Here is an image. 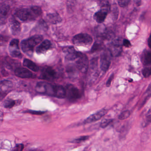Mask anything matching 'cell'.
Wrapping results in <instances>:
<instances>
[{"label": "cell", "mask_w": 151, "mask_h": 151, "mask_svg": "<svg viewBox=\"0 0 151 151\" xmlns=\"http://www.w3.org/2000/svg\"><path fill=\"white\" fill-rule=\"evenodd\" d=\"M36 91L40 94L64 99L66 96V90L63 86L53 85L45 82H39L36 86Z\"/></svg>", "instance_id": "1"}, {"label": "cell", "mask_w": 151, "mask_h": 151, "mask_svg": "<svg viewBox=\"0 0 151 151\" xmlns=\"http://www.w3.org/2000/svg\"><path fill=\"white\" fill-rule=\"evenodd\" d=\"M42 9L40 7L34 6L30 8H22L16 12L15 15L23 22L34 21L41 16Z\"/></svg>", "instance_id": "2"}, {"label": "cell", "mask_w": 151, "mask_h": 151, "mask_svg": "<svg viewBox=\"0 0 151 151\" xmlns=\"http://www.w3.org/2000/svg\"><path fill=\"white\" fill-rule=\"evenodd\" d=\"M43 37L41 35H35L21 42V47L23 52L29 56L33 54L34 47L43 40Z\"/></svg>", "instance_id": "3"}, {"label": "cell", "mask_w": 151, "mask_h": 151, "mask_svg": "<svg viewBox=\"0 0 151 151\" xmlns=\"http://www.w3.org/2000/svg\"><path fill=\"white\" fill-rule=\"evenodd\" d=\"M92 37L89 34L86 33H80L76 35L73 38V42L74 45L77 46H87L92 44Z\"/></svg>", "instance_id": "4"}, {"label": "cell", "mask_w": 151, "mask_h": 151, "mask_svg": "<svg viewBox=\"0 0 151 151\" xmlns=\"http://www.w3.org/2000/svg\"><path fill=\"white\" fill-rule=\"evenodd\" d=\"M112 55L109 50L104 51L101 55L100 68L103 72L108 70L111 63Z\"/></svg>", "instance_id": "5"}, {"label": "cell", "mask_w": 151, "mask_h": 151, "mask_svg": "<svg viewBox=\"0 0 151 151\" xmlns=\"http://www.w3.org/2000/svg\"><path fill=\"white\" fill-rule=\"evenodd\" d=\"M66 96L71 101H76L81 98V94L79 90L72 85L67 86L66 89Z\"/></svg>", "instance_id": "6"}, {"label": "cell", "mask_w": 151, "mask_h": 151, "mask_svg": "<svg viewBox=\"0 0 151 151\" xmlns=\"http://www.w3.org/2000/svg\"><path fill=\"white\" fill-rule=\"evenodd\" d=\"M99 76L98 58H93L91 60L90 70L89 73V80L90 83L93 82L97 79Z\"/></svg>", "instance_id": "7"}, {"label": "cell", "mask_w": 151, "mask_h": 151, "mask_svg": "<svg viewBox=\"0 0 151 151\" xmlns=\"http://www.w3.org/2000/svg\"><path fill=\"white\" fill-rule=\"evenodd\" d=\"M76 67L82 73H86L89 68V61L86 55L82 53L78 58L76 62Z\"/></svg>", "instance_id": "8"}, {"label": "cell", "mask_w": 151, "mask_h": 151, "mask_svg": "<svg viewBox=\"0 0 151 151\" xmlns=\"http://www.w3.org/2000/svg\"><path fill=\"white\" fill-rule=\"evenodd\" d=\"M13 87V83L9 80H5L0 82V101L11 91Z\"/></svg>", "instance_id": "9"}, {"label": "cell", "mask_w": 151, "mask_h": 151, "mask_svg": "<svg viewBox=\"0 0 151 151\" xmlns=\"http://www.w3.org/2000/svg\"><path fill=\"white\" fill-rule=\"evenodd\" d=\"M122 43L120 40L116 39L112 41L108 49L112 56L117 57L121 54L122 50Z\"/></svg>", "instance_id": "10"}, {"label": "cell", "mask_w": 151, "mask_h": 151, "mask_svg": "<svg viewBox=\"0 0 151 151\" xmlns=\"http://www.w3.org/2000/svg\"><path fill=\"white\" fill-rule=\"evenodd\" d=\"M9 51L11 56L15 58H21L22 56L19 47V40L14 39L10 42Z\"/></svg>", "instance_id": "11"}, {"label": "cell", "mask_w": 151, "mask_h": 151, "mask_svg": "<svg viewBox=\"0 0 151 151\" xmlns=\"http://www.w3.org/2000/svg\"><path fill=\"white\" fill-rule=\"evenodd\" d=\"M56 77V72L54 69L50 67L44 68L42 70L40 78L44 80L52 81Z\"/></svg>", "instance_id": "12"}, {"label": "cell", "mask_w": 151, "mask_h": 151, "mask_svg": "<svg viewBox=\"0 0 151 151\" xmlns=\"http://www.w3.org/2000/svg\"><path fill=\"white\" fill-rule=\"evenodd\" d=\"M9 6L6 4H0V26L6 23L9 12Z\"/></svg>", "instance_id": "13"}, {"label": "cell", "mask_w": 151, "mask_h": 151, "mask_svg": "<svg viewBox=\"0 0 151 151\" xmlns=\"http://www.w3.org/2000/svg\"><path fill=\"white\" fill-rule=\"evenodd\" d=\"M107 111L108 110L105 109H103L99 110L97 113H95L91 115L90 116H88L84 121V123H91L93 122H95L96 121H98V120H99L101 118V117H103L105 114H107Z\"/></svg>", "instance_id": "14"}, {"label": "cell", "mask_w": 151, "mask_h": 151, "mask_svg": "<svg viewBox=\"0 0 151 151\" xmlns=\"http://www.w3.org/2000/svg\"><path fill=\"white\" fill-rule=\"evenodd\" d=\"M9 25L13 35L17 36L19 34L21 31V24L14 17L9 18Z\"/></svg>", "instance_id": "15"}, {"label": "cell", "mask_w": 151, "mask_h": 151, "mask_svg": "<svg viewBox=\"0 0 151 151\" xmlns=\"http://www.w3.org/2000/svg\"><path fill=\"white\" fill-rule=\"evenodd\" d=\"M17 76L21 78H30L33 76L32 73L27 69L23 68H17L15 70Z\"/></svg>", "instance_id": "16"}, {"label": "cell", "mask_w": 151, "mask_h": 151, "mask_svg": "<svg viewBox=\"0 0 151 151\" xmlns=\"http://www.w3.org/2000/svg\"><path fill=\"white\" fill-rule=\"evenodd\" d=\"M109 10L105 9H101L99 11L95 13L94 16V19L99 23L103 22L106 19Z\"/></svg>", "instance_id": "17"}, {"label": "cell", "mask_w": 151, "mask_h": 151, "mask_svg": "<svg viewBox=\"0 0 151 151\" xmlns=\"http://www.w3.org/2000/svg\"><path fill=\"white\" fill-rule=\"evenodd\" d=\"M78 70L76 66L70 64L66 68V71L69 78L72 80L76 79L78 76Z\"/></svg>", "instance_id": "18"}, {"label": "cell", "mask_w": 151, "mask_h": 151, "mask_svg": "<svg viewBox=\"0 0 151 151\" xmlns=\"http://www.w3.org/2000/svg\"><path fill=\"white\" fill-rule=\"evenodd\" d=\"M52 46L51 42L49 40H44L36 49V52L39 54L44 53L50 49Z\"/></svg>", "instance_id": "19"}, {"label": "cell", "mask_w": 151, "mask_h": 151, "mask_svg": "<svg viewBox=\"0 0 151 151\" xmlns=\"http://www.w3.org/2000/svg\"><path fill=\"white\" fill-rule=\"evenodd\" d=\"M47 20L52 24H57L62 21L61 17L57 13L48 14L47 16Z\"/></svg>", "instance_id": "20"}, {"label": "cell", "mask_w": 151, "mask_h": 151, "mask_svg": "<svg viewBox=\"0 0 151 151\" xmlns=\"http://www.w3.org/2000/svg\"><path fill=\"white\" fill-rule=\"evenodd\" d=\"M142 63L145 66H148L151 63V54L150 51H145L141 57Z\"/></svg>", "instance_id": "21"}, {"label": "cell", "mask_w": 151, "mask_h": 151, "mask_svg": "<svg viewBox=\"0 0 151 151\" xmlns=\"http://www.w3.org/2000/svg\"><path fill=\"white\" fill-rule=\"evenodd\" d=\"M23 65L34 72H37L39 70V67L33 62L28 59H26L24 60Z\"/></svg>", "instance_id": "22"}, {"label": "cell", "mask_w": 151, "mask_h": 151, "mask_svg": "<svg viewBox=\"0 0 151 151\" xmlns=\"http://www.w3.org/2000/svg\"><path fill=\"white\" fill-rule=\"evenodd\" d=\"M82 53L80 52H77L75 50L73 52L67 53L66 56V60L69 61H73L77 59L81 55Z\"/></svg>", "instance_id": "23"}, {"label": "cell", "mask_w": 151, "mask_h": 151, "mask_svg": "<svg viewBox=\"0 0 151 151\" xmlns=\"http://www.w3.org/2000/svg\"><path fill=\"white\" fill-rule=\"evenodd\" d=\"M16 101L12 99H7L4 101V106L5 108L11 109L15 105Z\"/></svg>", "instance_id": "24"}, {"label": "cell", "mask_w": 151, "mask_h": 151, "mask_svg": "<svg viewBox=\"0 0 151 151\" xmlns=\"http://www.w3.org/2000/svg\"><path fill=\"white\" fill-rule=\"evenodd\" d=\"M130 113L129 110H125L120 114L118 116V118L120 120H124L128 118L130 116Z\"/></svg>", "instance_id": "25"}, {"label": "cell", "mask_w": 151, "mask_h": 151, "mask_svg": "<svg viewBox=\"0 0 151 151\" xmlns=\"http://www.w3.org/2000/svg\"><path fill=\"white\" fill-rule=\"evenodd\" d=\"M89 137L88 136H83L79 137L76 138L72 140V143H79L83 141H86L89 139Z\"/></svg>", "instance_id": "26"}, {"label": "cell", "mask_w": 151, "mask_h": 151, "mask_svg": "<svg viewBox=\"0 0 151 151\" xmlns=\"http://www.w3.org/2000/svg\"><path fill=\"white\" fill-rule=\"evenodd\" d=\"M76 3V0H67V7L70 11H71L75 8Z\"/></svg>", "instance_id": "27"}, {"label": "cell", "mask_w": 151, "mask_h": 151, "mask_svg": "<svg viewBox=\"0 0 151 151\" xmlns=\"http://www.w3.org/2000/svg\"><path fill=\"white\" fill-rule=\"evenodd\" d=\"M112 121H113V120L111 119H104L101 123L100 127L103 129L106 128L112 122Z\"/></svg>", "instance_id": "28"}, {"label": "cell", "mask_w": 151, "mask_h": 151, "mask_svg": "<svg viewBox=\"0 0 151 151\" xmlns=\"http://www.w3.org/2000/svg\"><path fill=\"white\" fill-rule=\"evenodd\" d=\"M142 75L144 77L148 78L151 75V68L150 67L144 68L142 71Z\"/></svg>", "instance_id": "29"}, {"label": "cell", "mask_w": 151, "mask_h": 151, "mask_svg": "<svg viewBox=\"0 0 151 151\" xmlns=\"http://www.w3.org/2000/svg\"><path fill=\"white\" fill-rule=\"evenodd\" d=\"M102 47V44L99 42H95L91 49L92 52H94L100 49Z\"/></svg>", "instance_id": "30"}, {"label": "cell", "mask_w": 151, "mask_h": 151, "mask_svg": "<svg viewBox=\"0 0 151 151\" xmlns=\"http://www.w3.org/2000/svg\"><path fill=\"white\" fill-rule=\"evenodd\" d=\"M130 0H117L119 6L122 7L127 6L130 2Z\"/></svg>", "instance_id": "31"}, {"label": "cell", "mask_w": 151, "mask_h": 151, "mask_svg": "<svg viewBox=\"0 0 151 151\" xmlns=\"http://www.w3.org/2000/svg\"><path fill=\"white\" fill-rule=\"evenodd\" d=\"M151 109H149L148 112H147V114L146 115V122L145 123H144L143 124V126H145L146 125H148L151 122Z\"/></svg>", "instance_id": "32"}, {"label": "cell", "mask_w": 151, "mask_h": 151, "mask_svg": "<svg viewBox=\"0 0 151 151\" xmlns=\"http://www.w3.org/2000/svg\"><path fill=\"white\" fill-rule=\"evenodd\" d=\"M75 50H75L74 47L72 46L65 47H63V51L64 53H66L70 52H73V51H74Z\"/></svg>", "instance_id": "33"}, {"label": "cell", "mask_w": 151, "mask_h": 151, "mask_svg": "<svg viewBox=\"0 0 151 151\" xmlns=\"http://www.w3.org/2000/svg\"><path fill=\"white\" fill-rule=\"evenodd\" d=\"M114 74H111V76H109V78L108 79L106 83V86L107 87H109L110 86L111 84V82L112 80L114 79Z\"/></svg>", "instance_id": "34"}, {"label": "cell", "mask_w": 151, "mask_h": 151, "mask_svg": "<svg viewBox=\"0 0 151 151\" xmlns=\"http://www.w3.org/2000/svg\"><path fill=\"white\" fill-rule=\"evenodd\" d=\"M122 45L124 46L125 47H129L131 46L130 42L128 40L124 39L123 40Z\"/></svg>", "instance_id": "35"}, {"label": "cell", "mask_w": 151, "mask_h": 151, "mask_svg": "<svg viewBox=\"0 0 151 151\" xmlns=\"http://www.w3.org/2000/svg\"><path fill=\"white\" fill-rule=\"evenodd\" d=\"M26 112L36 115H41L44 113V112H42V111H33V110H28V111H26Z\"/></svg>", "instance_id": "36"}, {"label": "cell", "mask_w": 151, "mask_h": 151, "mask_svg": "<svg viewBox=\"0 0 151 151\" xmlns=\"http://www.w3.org/2000/svg\"><path fill=\"white\" fill-rule=\"evenodd\" d=\"M24 148L23 145L21 144V145H17L15 147L14 150H17V151H22Z\"/></svg>", "instance_id": "37"}, {"label": "cell", "mask_w": 151, "mask_h": 151, "mask_svg": "<svg viewBox=\"0 0 151 151\" xmlns=\"http://www.w3.org/2000/svg\"><path fill=\"white\" fill-rule=\"evenodd\" d=\"M7 41L6 38L5 37L2 35H0V44Z\"/></svg>", "instance_id": "38"}, {"label": "cell", "mask_w": 151, "mask_h": 151, "mask_svg": "<svg viewBox=\"0 0 151 151\" xmlns=\"http://www.w3.org/2000/svg\"><path fill=\"white\" fill-rule=\"evenodd\" d=\"M3 117V113H2L1 111H0V122L2 120Z\"/></svg>", "instance_id": "39"}, {"label": "cell", "mask_w": 151, "mask_h": 151, "mask_svg": "<svg viewBox=\"0 0 151 151\" xmlns=\"http://www.w3.org/2000/svg\"><path fill=\"white\" fill-rule=\"evenodd\" d=\"M135 1H136V3L137 4H139L140 3V1H141V0H134Z\"/></svg>", "instance_id": "40"}, {"label": "cell", "mask_w": 151, "mask_h": 151, "mask_svg": "<svg viewBox=\"0 0 151 151\" xmlns=\"http://www.w3.org/2000/svg\"><path fill=\"white\" fill-rule=\"evenodd\" d=\"M147 42H148V46H149V47H150V37H149V38H148V41H147Z\"/></svg>", "instance_id": "41"}]
</instances>
